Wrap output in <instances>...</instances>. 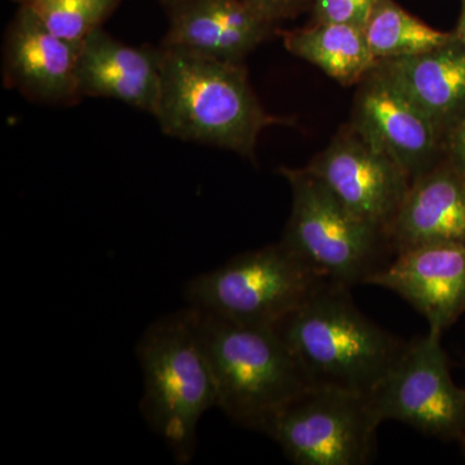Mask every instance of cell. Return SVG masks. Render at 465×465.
<instances>
[{"label": "cell", "mask_w": 465, "mask_h": 465, "mask_svg": "<svg viewBox=\"0 0 465 465\" xmlns=\"http://www.w3.org/2000/svg\"><path fill=\"white\" fill-rule=\"evenodd\" d=\"M155 118L167 136L231 150L255 161L260 134L293 122L269 114L243 63L162 45V91Z\"/></svg>", "instance_id": "6da1fadb"}, {"label": "cell", "mask_w": 465, "mask_h": 465, "mask_svg": "<svg viewBox=\"0 0 465 465\" xmlns=\"http://www.w3.org/2000/svg\"><path fill=\"white\" fill-rule=\"evenodd\" d=\"M275 329L309 385L367 397L407 345L367 318L351 300L349 287L327 281Z\"/></svg>", "instance_id": "7a4b0ae2"}, {"label": "cell", "mask_w": 465, "mask_h": 465, "mask_svg": "<svg viewBox=\"0 0 465 465\" xmlns=\"http://www.w3.org/2000/svg\"><path fill=\"white\" fill-rule=\"evenodd\" d=\"M143 370L140 411L150 430L166 442L179 464L191 463L197 430L208 410L219 407V391L202 347L191 308L158 318L136 347Z\"/></svg>", "instance_id": "3957f363"}, {"label": "cell", "mask_w": 465, "mask_h": 465, "mask_svg": "<svg viewBox=\"0 0 465 465\" xmlns=\"http://www.w3.org/2000/svg\"><path fill=\"white\" fill-rule=\"evenodd\" d=\"M219 391V407L234 423L259 430L308 384L275 327L234 322L191 308Z\"/></svg>", "instance_id": "277c9868"}, {"label": "cell", "mask_w": 465, "mask_h": 465, "mask_svg": "<svg viewBox=\"0 0 465 465\" xmlns=\"http://www.w3.org/2000/svg\"><path fill=\"white\" fill-rule=\"evenodd\" d=\"M326 281L278 242L193 277L188 307L234 322L275 327Z\"/></svg>", "instance_id": "5b68a950"}, {"label": "cell", "mask_w": 465, "mask_h": 465, "mask_svg": "<svg viewBox=\"0 0 465 465\" xmlns=\"http://www.w3.org/2000/svg\"><path fill=\"white\" fill-rule=\"evenodd\" d=\"M292 194V207L281 240L327 282L351 289L381 271L387 237L361 222L326 183L307 168H280Z\"/></svg>", "instance_id": "8992f818"}, {"label": "cell", "mask_w": 465, "mask_h": 465, "mask_svg": "<svg viewBox=\"0 0 465 465\" xmlns=\"http://www.w3.org/2000/svg\"><path fill=\"white\" fill-rule=\"evenodd\" d=\"M381 424L369 397L311 385L259 430L296 465H365L374 457Z\"/></svg>", "instance_id": "52a82bcc"}, {"label": "cell", "mask_w": 465, "mask_h": 465, "mask_svg": "<svg viewBox=\"0 0 465 465\" xmlns=\"http://www.w3.org/2000/svg\"><path fill=\"white\" fill-rule=\"evenodd\" d=\"M442 333L406 345L396 365L369 396L382 423L397 420L442 440H460L465 433V390L452 381Z\"/></svg>", "instance_id": "ba28073f"}, {"label": "cell", "mask_w": 465, "mask_h": 465, "mask_svg": "<svg viewBox=\"0 0 465 465\" xmlns=\"http://www.w3.org/2000/svg\"><path fill=\"white\" fill-rule=\"evenodd\" d=\"M305 168L320 177L354 216L385 237L411 185L399 164L351 124L342 125Z\"/></svg>", "instance_id": "9c48e42d"}, {"label": "cell", "mask_w": 465, "mask_h": 465, "mask_svg": "<svg viewBox=\"0 0 465 465\" xmlns=\"http://www.w3.org/2000/svg\"><path fill=\"white\" fill-rule=\"evenodd\" d=\"M357 85L349 124L399 164L410 183L442 161L436 125L378 67Z\"/></svg>", "instance_id": "30bf717a"}, {"label": "cell", "mask_w": 465, "mask_h": 465, "mask_svg": "<svg viewBox=\"0 0 465 465\" xmlns=\"http://www.w3.org/2000/svg\"><path fill=\"white\" fill-rule=\"evenodd\" d=\"M81 45L52 33L29 5H20L5 33V84L39 103H75L81 97L76 84Z\"/></svg>", "instance_id": "8fae6325"}, {"label": "cell", "mask_w": 465, "mask_h": 465, "mask_svg": "<svg viewBox=\"0 0 465 465\" xmlns=\"http://www.w3.org/2000/svg\"><path fill=\"white\" fill-rule=\"evenodd\" d=\"M366 284L393 291L443 333L465 313V246L427 244L396 253Z\"/></svg>", "instance_id": "7c38bea8"}, {"label": "cell", "mask_w": 465, "mask_h": 465, "mask_svg": "<svg viewBox=\"0 0 465 465\" xmlns=\"http://www.w3.org/2000/svg\"><path fill=\"white\" fill-rule=\"evenodd\" d=\"M163 45L243 63L271 35L274 24L242 0H173Z\"/></svg>", "instance_id": "4fadbf2b"}, {"label": "cell", "mask_w": 465, "mask_h": 465, "mask_svg": "<svg viewBox=\"0 0 465 465\" xmlns=\"http://www.w3.org/2000/svg\"><path fill=\"white\" fill-rule=\"evenodd\" d=\"M82 96L106 97L155 115L162 91V48H136L103 29L82 42L76 64Z\"/></svg>", "instance_id": "5bb4252c"}, {"label": "cell", "mask_w": 465, "mask_h": 465, "mask_svg": "<svg viewBox=\"0 0 465 465\" xmlns=\"http://www.w3.org/2000/svg\"><path fill=\"white\" fill-rule=\"evenodd\" d=\"M394 252L427 244L465 246V176L445 158L410 185L387 234Z\"/></svg>", "instance_id": "9a60e30c"}, {"label": "cell", "mask_w": 465, "mask_h": 465, "mask_svg": "<svg viewBox=\"0 0 465 465\" xmlns=\"http://www.w3.org/2000/svg\"><path fill=\"white\" fill-rule=\"evenodd\" d=\"M376 67L430 119L442 139L464 114L465 43L457 36L434 50L381 61Z\"/></svg>", "instance_id": "2e32d148"}, {"label": "cell", "mask_w": 465, "mask_h": 465, "mask_svg": "<svg viewBox=\"0 0 465 465\" xmlns=\"http://www.w3.org/2000/svg\"><path fill=\"white\" fill-rule=\"evenodd\" d=\"M281 34L291 54L317 66L344 87L360 84L378 66L362 27L313 23Z\"/></svg>", "instance_id": "e0dca14e"}, {"label": "cell", "mask_w": 465, "mask_h": 465, "mask_svg": "<svg viewBox=\"0 0 465 465\" xmlns=\"http://www.w3.org/2000/svg\"><path fill=\"white\" fill-rule=\"evenodd\" d=\"M363 32L378 64L434 50L454 36L427 25L394 0L376 3Z\"/></svg>", "instance_id": "ac0fdd59"}, {"label": "cell", "mask_w": 465, "mask_h": 465, "mask_svg": "<svg viewBox=\"0 0 465 465\" xmlns=\"http://www.w3.org/2000/svg\"><path fill=\"white\" fill-rule=\"evenodd\" d=\"M121 0H32L26 3L52 33L84 42L118 7Z\"/></svg>", "instance_id": "d6986e66"}, {"label": "cell", "mask_w": 465, "mask_h": 465, "mask_svg": "<svg viewBox=\"0 0 465 465\" xmlns=\"http://www.w3.org/2000/svg\"><path fill=\"white\" fill-rule=\"evenodd\" d=\"M379 0H313V23L348 24L365 27Z\"/></svg>", "instance_id": "ffe728a7"}, {"label": "cell", "mask_w": 465, "mask_h": 465, "mask_svg": "<svg viewBox=\"0 0 465 465\" xmlns=\"http://www.w3.org/2000/svg\"><path fill=\"white\" fill-rule=\"evenodd\" d=\"M242 2L250 5L269 23L277 24L278 21L299 16L305 9L312 8L313 0H242Z\"/></svg>", "instance_id": "44dd1931"}, {"label": "cell", "mask_w": 465, "mask_h": 465, "mask_svg": "<svg viewBox=\"0 0 465 465\" xmlns=\"http://www.w3.org/2000/svg\"><path fill=\"white\" fill-rule=\"evenodd\" d=\"M443 158L465 176V113L443 137Z\"/></svg>", "instance_id": "7402d4cb"}, {"label": "cell", "mask_w": 465, "mask_h": 465, "mask_svg": "<svg viewBox=\"0 0 465 465\" xmlns=\"http://www.w3.org/2000/svg\"><path fill=\"white\" fill-rule=\"evenodd\" d=\"M452 33L459 41L465 43V0L461 2L460 16H459L458 25Z\"/></svg>", "instance_id": "603a6c76"}, {"label": "cell", "mask_w": 465, "mask_h": 465, "mask_svg": "<svg viewBox=\"0 0 465 465\" xmlns=\"http://www.w3.org/2000/svg\"><path fill=\"white\" fill-rule=\"evenodd\" d=\"M460 443H461V449H463V454H464V458H465V433H464V436L461 437V439H460Z\"/></svg>", "instance_id": "cb8c5ba5"}, {"label": "cell", "mask_w": 465, "mask_h": 465, "mask_svg": "<svg viewBox=\"0 0 465 465\" xmlns=\"http://www.w3.org/2000/svg\"><path fill=\"white\" fill-rule=\"evenodd\" d=\"M17 2L20 3V5H25V3H30L32 0H17Z\"/></svg>", "instance_id": "d4e9b609"}, {"label": "cell", "mask_w": 465, "mask_h": 465, "mask_svg": "<svg viewBox=\"0 0 465 465\" xmlns=\"http://www.w3.org/2000/svg\"><path fill=\"white\" fill-rule=\"evenodd\" d=\"M162 3H163L164 5H170L173 0H161Z\"/></svg>", "instance_id": "484cf974"}]
</instances>
